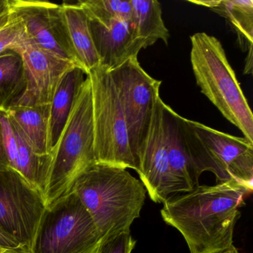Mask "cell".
<instances>
[{
  "label": "cell",
  "mask_w": 253,
  "mask_h": 253,
  "mask_svg": "<svg viewBox=\"0 0 253 253\" xmlns=\"http://www.w3.org/2000/svg\"><path fill=\"white\" fill-rule=\"evenodd\" d=\"M251 193L236 182L197 186L164 203L161 216L181 233L191 253H217L233 245L244 198Z\"/></svg>",
  "instance_id": "1"
},
{
  "label": "cell",
  "mask_w": 253,
  "mask_h": 253,
  "mask_svg": "<svg viewBox=\"0 0 253 253\" xmlns=\"http://www.w3.org/2000/svg\"><path fill=\"white\" fill-rule=\"evenodd\" d=\"M97 226L102 238L130 229L140 217L146 190L125 169L95 164L72 188Z\"/></svg>",
  "instance_id": "2"
},
{
  "label": "cell",
  "mask_w": 253,
  "mask_h": 253,
  "mask_svg": "<svg viewBox=\"0 0 253 253\" xmlns=\"http://www.w3.org/2000/svg\"><path fill=\"white\" fill-rule=\"evenodd\" d=\"M197 85L221 115L253 143V115L219 40L201 32L190 37Z\"/></svg>",
  "instance_id": "3"
},
{
  "label": "cell",
  "mask_w": 253,
  "mask_h": 253,
  "mask_svg": "<svg viewBox=\"0 0 253 253\" xmlns=\"http://www.w3.org/2000/svg\"><path fill=\"white\" fill-rule=\"evenodd\" d=\"M96 164L91 82L80 87L53 160L45 189L46 207L72 192L78 177Z\"/></svg>",
  "instance_id": "4"
},
{
  "label": "cell",
  "mask_w": 253,
  "mask_h": 253,
  "mask_svg": "<svg viewBox=\"0 0 253 253\" xmlns=\"http://www.w3.org/2000/svg\"><path fill=\"white\" fill-rule=\"evenodd\" d=\"M88 76L92 94L96 164L138 172V163L131 151L124 111L110 72L98 66Z\"/></svg>",
  "instance_id": "5"
},
{
  "label": "cell",
  "mask_w": 253,
  "mask_h": 253,
  "mask_svg": "<svg viewBox=\"0 0 253 253\" xmlns=\"http://www.w3.org/2000/svg\"><path fill=\"white\" fill-rule=\"evenodd\" d=\"M101 240L91 214L71 192L45 209L30 253H93Z\"/></svg>",
  "instance_id": "6"
},
{
  "label": "cell",
  "mask_w": 253,
  "mask_h": 253,
  "mask_svg": "<svg viewBox=\"0 0 253 253\" xmlns=\"http://www.w3.org/2000/svg\"><path fill=\"white\" fill-rule=\"evenodd\" d=\"M109 72L124 111L131 151L140 169V151L162 82L146 73L137 57L128 59Z\"/></svg>",
  "instance_id": "7"
},
{
  "label": "cell",
  "mask_w": 253,
  "mask_h": 253,
  "mask_svg": "<svg viewBox=\"0 0 253 253\" xmlns=\"http://www.w3.org/2000/svg\"><path fill=\"white\" fill-rule=\"evenodd\" d=\"M45 197L15 170H0V229L30 253Z\"/></svg>",
  "instance_id": "8"
},
{
  "label": "cell",
  "mask_w": 253,
  "mask_h": 253,
  "mask_svg": "<svg viewBox=\"0 0 253 253\" xmlns=\"http://www.w3.org/2000/svg\"><path fill=\"white\" fill-rule=\"evenodd\" d=\"M164 104L161 96H158L154 105L147 135L140 151V169L137 172L151 200L160 204L182 193L169 160Z\"/></svg>",
  "instance_id": "9"
},
{
  "label": "cell",
  "mask_w": 253,
  "mask_h": 253,
  "mask_svg": "<svg viewBox=\"0 0 253 253\" xmlns=\"http://www.w3.org/2000/svg\"><path fill=\"white\" fill-rule=\"evenodd\" d=\"M208 152L207 171L218 183L234 181L250 192L253 189V143L192 121Z\"/></svg>",
  "instance_id": "10"
},
{
  "label": "cell",
  "mask_w": 253,
  "mask_h": 253,
  "mask_svg": "<svg viewBox=\"0 0 253 253\" xmlns=\"http://www.w3.org/2000/svg\"><path fill=\"white\" fill-rule=\"evenodd\" d=\"M8 50L20 56L26 75V90L14 105L34 106L51 104L65 75L78 67L72 62L40 48L27 36L26 32L21 39Z\"/></svg>",
  "instance_id": "11"
},
{
  "label": "cell",
  "mask_w": 253,
  "mask_h": 253,
  "mask_svg": "<svg viewBox=\"0 0 253 253\" xmlns=\"http://www.w3.org/2000/svg\"><path fill=\"white\" fill-rule=\"evenodd\" d=\"M9 2L11 12L21 20L26 35L37 45L79 67L62 5L38 0H9Z\"/></svg>",
  "instance_id": "12"
},
{
  "label": "cell",
  "mask_w": 253,
  "mask_h": 253,
  "mask_svg": "<svg viewBox=\"0 0 253 253\" xmlns=\"http://www.w3.org/2000/svg\"><path fill=\"white\" fill-rule=\"evenodd\" d=\"M52 160L51 155L35 153L13 126L6 111L0 109V170H15L45 195Z\"/></svg>",
  "instance_id": "13"
},
{
  "label": "cell",
  "mask_w": 253,
  "mask_h": 253,
  "mask_svg": "<svg viewBox=\"0 0 253 253\" xmlns=\"http://www.w3.org/2000/svg\"><path fill=\"white\" fill-rule=\"evenodd\" d=\"M87 17L101 67L112 70L144 49L130 20L119 17Z\"/></svg>",
  "instance_id": "14"
},
{
  "label": "cell",
  "mask_w": 253,
  "mask_h": 253,
  "mask_svg": "<svg viewBox=\"0 0 253 253\" xmlns=\"http://www.w3.org/2000/svg\"><path fill=\"white\" fill-rule=\"evenodd\" d=\"M167 149L171 171L182 193L189 192L199 186L201 174L198 171L186 140L185 118L164 104Z\"/></svg>",
  "instance_id": "15"
},
{
  "label": "cell",
  "mask_w": 253,
  "mask_h": 253,
  "mask_svg": "<svg viewBox=\"0 0 253 253\" xmlns=\"http://www.w3.org/2000/svg\"><path fill=\"white\" fill-rule=\"evenodd\" d=\"M5 111L13 126L35 153L53 155L50 147L51 104L13 105Z\"/></svg>",
  "instance_id": "16"
},
{
  "label": "cell",
  "mask_w": 253,
  "mask_h": 253,
  "mask_svg": "<svg viewBox=\"0 0 253 253\" xmlns=\"http://www.w3.org/2000/svg\"><path fill=\"white\" fill-rule=\"evenodd\" d=\"M68 35L78 66L88 75L91 69L100 65L89 22L83 8L77 2L62 4Z\"/></svg>",
  "instance_id": "17"
},
{
  "label": "cell",
  "mask_w": 253,
  "mask_h": 253,
  "mask_svg": "<svg viewBox=\"0 0 253 253\" xmlns=\"http://www.w3.org/2000/svg\"><path fill=\"white\" fill-rule=\"evenodd\" d=\"M86 77L81 68H74L65 75L56 91L50 116V147L52 155L70 115L75 96Z\"/></svg>",
  "instance_id": "18"
},
{
  "label": "cell",
  "mask_w": 253,
  "mask_h": 253,
  "mask_svg": "<svg viewBox=\"0 0 253 253\" xmlns=\"http://www.w3.org/2000/svg\"><path fill=\"white\" fill-rule=\"evenodd\" d=\"M132 12L133 29L145 48L157 41L168 45L170 34L162 17V7L156 0H130Z\"/></svg>",
  "instance_id": "19"
},
{
  "label": "cell",
  "mask_w": 253,
  "mask_h": 253,
  "mask_svg": "<svg viewBox=\"0 0 253 253\" xmlns=\"http://www.w3.org/2000/svg\"><path fill=\"white\" fill-rule=\"evenodd\" d=\"M26 88L23 60L17 53L0 54V109L7 110L20 98Z\"/></svg>",
  "instance_id": "20"
},
{
  "label": "cell",
  "mask_w": 253,
  "mask_h": 253,
  "mask_svg": "<svg viewBox=\"0 0 253 253\" xmlns=\"http://www.w3.org/2000/svg\"><path fill=\"white\" fill-rule=\"evenodd\" d=\"M213 11L228 20L234 28L241 48L253 50V0H219Z\"/></svg>",
  "instance_id": "21"
},
{
  "label": "cell",
  "mask_w": 253,
  "mask_h": 253,
  "mask_svg": "<svg viewBox=\"0 0 253 253\" xmlns=\"http://www.w3.org/2000/svg\"><path fill=\"white\" fill-rule=\"evenodd\" d=\"M136 245L130 229L102 238L93 253H131Z\"/></svg>",
  "instance_id": "22"
},
{
  "label": "cell",
  "mask_w": 253,
  "mask_h": 253,
  "mask_svg": "<svg viewBox=\"0 0 253 253\" xmlns=\"http://www.w3.org/2000/svg\"><path fill=\"white\" fill-rule=\"evenodd\" d=\"M24 34V26L21 20L11 12V21L0 32V54L17 43Z\"/></svg>",
  "instance_id": "23"
},
{
  "label": "cell",
  "mask_w": 253,
  "mask_h": 253,
  "mask_svg": "<svg viewBox=\"0 0 253 253\" xmlns=\"http://www.w3.org/2000/svg\"><path fill=\"white\" fill-rule=\"evenodd\" d=\"M0 249L8 253H29L17 242L0 229Z\"/></svg>",
  "instance_id": "24"
},
{
  "label": "cell",
  "mask_w": 253,
  "mask_h": 253,
  "mask_svg": "<svg viewBox=\"0 0 253 253\" xmlns=\"http://www.w3.org/2000/svg\"><path fill=\"white\" fill-rule=\"evenodd\" d=\"M11 11L9 0H2L0 2V32L11 21Z\"/></svg>",
  "instance_id": "25"
},
{
  "label": "cell",
  "mask_w": 253,
  "mask_h": 253,
  "mask_svg": "<svg viewBox=\"0 0 253 253\" xmlns=\"http://www.w3.org/2000/svg\"><path fill=\"white\" fill-rule=\"evenodd\" d=\"M189 2L201 5V6L207 7V8L211 9L217 5L219 0H217V1H216V0H211V1H209V0H207V1H189Z\"/></svg>",
  "instance_id": "26"
},
{
  "label": "cell",
  "mask_w": 253,
  "mask_h": 253,
  "mask_svg": "<svg viewBox=\"0 0 253 253\" xmlns=\"http://www.w3.org/2000/svg\"><path fill=\"white\" fill-rule=\"evenodd\" d=\"M217 253H239V252H238V249H237L235 246L232 245L230 246L229 248L226 249V250Z\"/></svg>",
  "instance_id": "27"
},
{
  "label": "cell",
  "mask_w": 253,
  "mask_h": 253,
  "mask_svg": "<svg viewBox=\"0 0 253 253\" xmlns=\"http://www.w3.org/2000/svg\"><path fill=\"white\" fill-rule=\"evenodd\" d=\"M0 253H7V252L4 251V250H1V249H0Z\"/></svg>",
  "instance_id": "28"
},
{
  "label": "cell",
  "mask_w": 253,
  "mask_h": 253,
  "mask_svg": "<svg viewBox=\"0 0 253 253\" xmlns=\"http://www.w3.org/2000/svg\"><path fill=\"white\" fill-rule=\"evenodd\" d=\"M1 1H2V0H0V2H1Z\"/></svg>",
  "instance_id": "29"
}]
</instances>
